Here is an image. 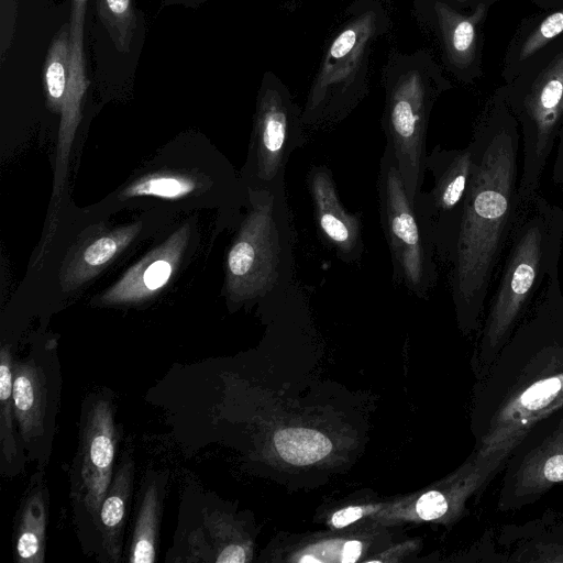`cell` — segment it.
<instances>
[{
  "label": "cell",
  "instance_id": "1",
  "mask_svg": "<svg viewBox=\"0 0 563 563\" xmlns=\"http://www.w3.org/2000/svg\"><path fill=\"white\" fill-rule=\"evenodd\" d=\"M563 410V292L554 268L478 379L475 453L508 452L539 421Z\"/></svg>",
  "mask_w": 563,
  "mask_h": 563
},
{
  "label": "cell",
  "instance_id": "5",
  "mask_svg": "<svg viewBox=\"0 0 563 563\" xmlns=\"http://www.w3.org/2000/svg\"><path fill=\"white\" fill-rule=\"evenodd\" d=\"M250 190L251 210L228 254L229 290L235 300L285 299L297 284L286 188Z\"/></svg>",
  "mask_w": 563,
  "mask_h": 563
},
{
  "label": "cell",
  "instance_id": "7",
  "mask_svg": "<svg viewBox=\"0 0 563 563\" xmlns=\"http://www.w3.org/2000/svg\"><path fill=\"white\" fill-rule=\"evenodd\" d=\"M120 429L108 389L88 394L80 409L78 441L69 472L71 522L86 555L98 551L99 514L115 470Z\"/></svg>",
  "mask_w": 563,
  "mask_h": 563
},
{
  "label": "cell",
  "instance_id": "23",
  "mask_svg": "<svg viewBox=\"0 0 563 563\" xmlns=\"http://www.w3.org/2000/svg\"><path fill=\"white\" fill-rule=\"evenodd\" d=\"M96 5L100 22L117 51L129 53L137 25L133 0H96Z\"/></svg>",
  "mask_w": 563,
  "mask_h": 563
},
{
  "label": "cell",
  "instance_id": "13",
  "mask_svg": "<svg viewBox=\"0 0 563 563\" xmlns=\"http://www.w3.org/2000/svg\"><path fill=\"white\" fill-rule=\"evenodd\" d=\"M306 184L322 243L344 263L360 261L365 249L362 218L347 211L341 202L331 170L324 165L311 166Z\"/></svg>",
  "mask_w": 563,
  "mask_h": 563
},
{
  "label": "cell",
  "instance_id": "9",
  "mask_svg": "<svg viewBox=\"0 0 563 563\" xmlns=\"http://www.w3.org/2000/svg\"><path fill=\"white\" fill-rule=\"evenodd\" d=\"M62 385L56 339L34 342L25 356L14 357V417L26 457L36 468L45 470L53 452Z\"/></svg>",
  "mask_w": 563,
  "mask_h": 563
},
{
  "label": "cell",
  "instance_id": "30",
  "mask_svg": "<svg viewBox=\"0 0 563 563\" xmlns=\"http://www.w3.org/2000/svg\"><path fill=\"white\" fill-rule=\"evenodd\" d=\"M363 516V508L351 506L334 512L331 517V523L335 528H343Z\"/></svg>",
  "mask_w": 563,
  "mask_h": 563
},
{
  "label": "cell",
  "instance_id": "14",
  "mask_svg": "<svg viewBox=\"0 0 563 563\" xmlns=\"http://www.w3.org/2000/svg\"><path fill=\"white\" fill-rule=\"evenodd\" d=\"M507 563H563V514L547 509L521 523H507L495 533Z\"/></svg>",
  "mask_w": 563,
  "mask_h": 563
},
{
  "label": "cell",
  "instance_id": "17",
  "mask_svg": "<svg viewBox=\"0 0 563 563\" xmlns=\"http://www.w3.org/2000/svg\"><path fill=\"white\" fill-rule=\"evenodd\" d=\"M168 474L148 470L139 493L128 558L131 563L156 561Z\"/></svg>",
  "mask_w": 563,
  "mask_h": 563
},
{
  "label": "cell",
  "instance_id": "31",
  "mask_svg": "<svg viewBox=\"0 0 563 563\" xmlns=\"http://www.w3.org/2000/svg\"><path fill=\"white\" fill-rule=\"evenodd\" d=\"M555 146L556 151L551 177L554 184H563V122L558 134Z\"/></svg>",
  "mask_w": 563,
  "mask_h": 563
},
{
  "label": "cell",
  "instance_id": "12",
  "mask_svg": "<svg viewBox=\"0 0 563 563\" xmlns=\"http://www.w3.org/2000/svg\"><path fill=\"white\" fill-rule=\"evenodd\" d=\"M473 154L464 148L435 145L426 157L433 186L420 191L413 203L423 227L433 242L438 262L448 267L457 238L465 197L472 175Z\"/></svg>",
  "mask_w": 563,
  "mask_h": 563
},
{
  "label": "cell",
  "instance_id": "26",
  "mask_svg": "<svg viewBox=\"0 0 563 563\" xmlns=\"http://www.w3.org/2000/svg\"><path fill=\"white\" fill-rule=\"evenodd\" d=\"M181 556L177 561L209 562L213 552L202 525L189 530L181 540Z\"/></svg>",
  "mask_w": 563,
  "mask_h": 563
},
{
  "label": "cell",
  "instance_id": "32",
  "mask_svg": "<svg viewBox=\"0 0 563 563\" xmlns=\"http://www.w3.org/2000/svg\"><path fill=\"white\" fill-rule=\"evenodd\" d=\"M362 552V543L360 541L351 540L343 544L341 562L353 563L360 558Z\"/></svg>",
  "mask_w": 563,
  "mask_h": 563
},
{
  "label": "cell",
  "instance_id": "24",
  "mask_svg": "<svg viewBox=\"0 0 563 563\" xmlns=\"http://www.w3.org/2000/svg\"><path fill=\"white\" fill-rule=\"evenodd\" d=\"M194 184L177 177L158 176L145 179L126 191L129 196H156L162 198H179L194 189Z\"/></svg>",
  "mask_w": 563,
  "mask_h": 563
},
{
  "label": "cell",
  "instance_id": "19",
  "mask_svg": "<svg viewBox=\"0 0 563 563\" xmlns=\"http://www.w3.org/2000/svg\"><path fill=\"white\" fill-rule=\"evenodd\" d=\"M432 10L448 64L456 70H465L475 57L477 25L485 15V4L479 3L474 12L465 15L434 0Z\"/></svg>",
  "mask_w": 563,
  "mask_h": 563
},
{
  "label": "cell",
  "instance_id": "6",
  "mask_svg": "<svg viewBox=\"0 0 563 563\" xmlns=\"http://www.w3.org/2000/svg\"><path fill=\"white\" fill-rule=\"evenodd\" d=\"M382 129L412 205L426 174L430 113L446 81L428 52H393L384 68Z\"/></svg>",
  "mask_w": 563,
  "mask_h": 563
},
{
  "label": "cell",
  "instance_id": "27",
  "mask_svg": "<svg viewBox=\"0 0 563 563\" xmlns=\"http://www.w3.org/2000/svg\"><path fill=\"white\" fill-rule=\"evenodd\" d=\"M416 509L421 519L434 520L443 517L450 510V504L445 494L430 490L418 499Z\"/></svg>",
  "mask_w": 563,
  "mask_h": 563
},
{
  "label": "cell",
  "instance_id": "20",
  "mask_svg": "<svg viewBox=\"0 0 563 563\" xmlns=\"http://www.w3.org/2000/svg\"><path fill=\"white\" fill-rule=\"evenodd\" d=\"M87 0H71L69 40H70V84L63 115L65 122H73L79 114L80 101L88 87L84 54V26Z\"/></svg>",
  "mask_w": 563,
  "mask_h": 563
},
{
  "label": "cell",
  "instance_id": "2",
  "mask_svg": "<svg viewBox=\"0 0 563 563\" xmlns=\"http://www.w3.org/2000/svg\"><path fill=\"white\" fill-rule=\"evenodd\" d=\"M505 111L475 126L472 175L451 261L449 284L461 329H479L519 208L521 135Z\"/></svg>",
  "mask_w": 563,
  "mask_h": 563
},
{
  "label": "cell",
  "instance_id": "22",
  "mask_svg": "<svg viewBox=\"0 0 563 563\" xmlns=\"http://www.w3.org/2000/svg\"><path fill=\"white\" fill-rule=\"evenodd\" d=\"M277 452L294 465H308L325 457L332 449L330 440L317 430L287 428L274 435Z\"/></svg>",
  "mask_w": 563,
  "mask_h": 563
},
{
  "label": "cell",
  "instance_id": "21",
  "mask_svg": "<svg viewBox=\"0 0 563 563\" xmlns=\"http://www.w3.org/2000/svg\"><path fill=\"white\" fill-rule=\"evenodd\" d=\"M70 84L69 24L60 26L48 47L43 66L44 91L54 110H63Z\"/></svg>",
  "mask_w": 563,
  "mask_h": 563
},
{
  "label": "cell",
  "instance_id": "18",
  "mask_svg": "<svg viewBox=\"0 0 563 563\" xmlns=\"http://www.w3.org/2000/svg\"><path fill=\"white\" fill-rule=\"evenodd\" d=\"M14 357L12 344L2 343L0 349V475L7 478L23 475L29 463L13 410Z\"/></svg>",
  "mask_w": 563,
  "mask_h": 563
},
{
  "label": "cell",
  "instance_id": "8",
  "mask_svg": "<svg viewBox=\"0 0 563 563\" xmlns=\"http://www.w3.org/2000/svg\"><path fill=\"white\" fill-rule=\"evenodd\" d=\"M377 196L380 224L386 239L393 280L420 298L438 283V258L405 188L396 157L386 145L379 161Z\"/></svg>",
  "mask_w": 563,
  "mask_h": 563
},
{
  "label": "cell",
  "instance_id": "3",
  "mask_svg": "<svg viewBox=\"0 0 563 563\" xmlns=\"http://www.w3.org/2000/svg\"><path fill=\"white\" fill-rule=\"evenodd\" d=\"M562 241L563 207L540 192L520 206L483 319L474 361L478 379L558 268Z\"/></svg>",
  "mask_w": 563,
  "mask_h": 563
},
{
  "label": "cell",
  "instance_id": "29",
  "mask_svg": "<svg viewBox=\"0 0 563 563\" xmlns=\"http://www.w3.org/2000/svg\"><path fill=\"white\" fill-rule=\"evenodd\" d=\"M172 265L165 260H157L150 264L143 273V283L148 291L163 287L169 279Z\"/></svg>",
  "mask_w": 563,
  "mask_h": 563
},
{
  "label": "cell",
  "instance_id": "11",
  "mask_svg": "<svg viewBox=\"0 0 563 563\" xmlns=\"http://www.w3.org/2000/svg\"><path fill=\"white\" fill-rule=\"evenodd\" d=\"M503 471L496 504L501 512L521 510L563 485V410L532 427L511 451Z\"/></svg>",
  "mask_w": 563,
  "mask_h": 563
},
{
  "label": "cell",
  "instance_id": "25",
  "mask_svg": "<svg viewBox=\"0 0 563 563\" xmlns=\"http://www.w3.org/2000/svg\"><path fill=\"white\" fill-rule=\"evenodd\" d=\"M563 32V9L547 16L527 37L519 59L525 60Z\"/></svg>",
  "mask_w": 563,
  "mask_h": 563
},
{
  "label": "cell",
  "instance_id": "10",
  "mask_svg": "<svg viewBox=\"0 0 563 563\" xmlns=\"http://www.w3.org/2000/svg\"><path fill=\"white\" fill-rule=\"evenodd\" d=\"M302 110L288 88L267 71L258 91L251 144L250 189L286 188L285 173L291 153L306 143Z\"/></svg>",
  "mask_w": 563,
  "mask_h": 563
},
{
  "label": "cell",
  "instance_id": "15",
  "mask_svg": "<svg viewBox=\"0 0 563 563\" xmlns=\"http://www.w3.org/2000/svg\"><path fill=\"white\" fill-rule=\"evenodd\" d=\"M133 449L125 446L99 514L98 551L96 560L119 563L123 560V537L134 486Z\"/></svg>",
  "mask_w": 563,
  "mask_h": 563
},
{
  "label": "cell",
  "instance_id": "4",
  "mask_svg": "<svg viewBox=\"0 0 563 563\" xmlns=\"http://www.w3.org/2000/svg\"><path fill=\"white\" fill-rule=\"evenodd\" d=\"M389 19L377 0H356L331 37L310 86L302 122L323 130L343 121L367 96L369 57Z\"/></svg>",
  "mask_w": 563,
  "mask_h": 563
},
{
  "label": "cell",
  "instance_id": "28",
  "mask_svg": "<svg viewBox=\"0 0 563 563\" xmlns=\"http://www.w3.org/2000/svg\"><path fill=\"white\" fill-rule=\"evenodd\" d=\"M119 249V242L112 236H103L91 243L84 253V262L90 267L106 264Z\"/></svg>",
  "mask_w": 563,
  "mask_h": 563
},
{
  "label": "cell",
  "instance_id": "16",
  "mask_svg": "<svg viewBox=\"0 0 563 563\" xmlns=\"http://www.w3.org/2000/svg\"><path fill=\"white\" fill-rule=\"evenodd\" d=\"M49 492L45 470L36 468L15 512L12 531L13 560L16 563H44Z\"/></svg>",
  "mask_w": 563,
  "mask_h": 563
}]
</instances>
